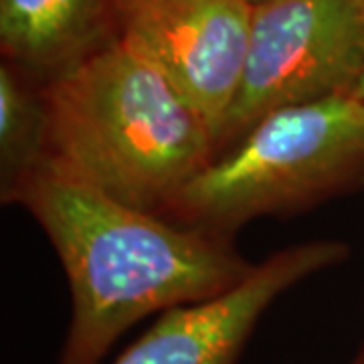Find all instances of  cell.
<instances>
[{
    "label": "cell",
    "instance_id": "1",
    "mask_svg": "<svg viewBox=\"0 0 364 364\" xmlns=\"http://www.w3.org/2000/svg\"><path fill=\"white\" fill-rule=\"evenodd\" d=\"M9 200L37 219L69 279L71 322L59 364H100L146 316L217 298L253 269L219 233L128 207L49 162Z\"/></svg>",
    "mask_w": 364,
    "mask_h": 364
},
{
    "label": "cell",
    "instance_id": "4",
    "mask_svg": "<svg viewBox=\"0 0 364 364\" xmlns=\"http://www.w3.org/2000/svg\"><path fill=\"white\" fill-rule=\"evenodd\" d=\"M363 69L364 0H272L255 6L241 83L217 154L277 109L352 93Z\"/></svg>",
    "mask_w": 364,
    "mask_h": 364
},
{
    "label": "cell",
    "instance_id": "11",
    "mask_svg": "<svg viewBox=\"0 0 364 364\" xmlns=\"http://www.w3.org/2000/svg\"><path fill=\"white\" fill-rule=\"evenodd\" d=\"M352 364H364V350L360 352L358 356H356V360H354V363H352Z\"/></svg>",
    "mask_w": 364,
    "mask_h": 364
},
{
    "label": "cell",
    "instance_id": "10",
    "mask_svg": "<svg viewBox=\"0 0 364 364\" xmlns=\"http://www.w3.org/2000/svg\"><path fill=\"white\" fill-rule=\"evenodd\" d=\"M245 4H249L251 9H255V6H261V4H267V2H272V0H243Z\"/></svg>",
    "mask_w": 364,
    "mask_h": 364
},
{
    "label": "cell",
    "instance_id": "3",
    "mask_svg": "<svg viewBox=\"0 0 364 364\" xmlns=\"http://www.w3.org/2000/svg\"><path fill=\"white\" fill-rule=\"evenodd\" d=\"M364 186V102L354 93L277 109L217 154L164 215L210 233Z\"/></svg>",
    "mask_w": 364,
    "mask_h": 364
},
{
    "label": "cell",
    "instance_id": "8",
    "mask_svg": "<svg viewBox=\"0 0 364 364\" xmlns=\"http://www.w3.org/2000/svg\"><path fill=\"white\" fill-rule=\"evenodd\" d=\"M49 116L45 91L35 93L13 67H0V166L2 196L9 200L14 188L31 172L47 162Z\"/></svg>",
    "mask_w": 364,
    "mask_h": 364
},
{
    "label": "cell",
    "instance_id": "7",
    "mask_svg": "<svg viewBox=\"0 0 364 364\" xmlns=\"http://www.w3.org/2000/svg\"><path fill=\"white\" fill-rule=\"evenodd\" d=\"M114 0H0V39L21 65L53 77L100 45L93 41Z\"/></svg>",
    "mask_w": 364,
    "mask_h": 364
},
{
    "label": "cell",
    "instance_id": "6",
    "mask_svg": "<svg viewBox=\"0 0 364 364\" xmlns=\"http://www.w3.org/2000/svg\"><path fill=\"white\" fill-rule=\"evenodd\" d=\"M348 257L338 241L287 247L253 265L233 289L172 308L112 364H235L275 299L306 277Z\"/></svg>",
    "mask_w": 364,
    "mask_h": 364
},
{
    "label": "cell",
    "instance_id": "9",
    "mask_svg": "<svg viewBox=\"0 0 364 364\" xmlns=\"http://www.w3.org/2000/svg\"><path fill=\"white\" fill-rule=\"evenodd\" d=\"M358 100H363L364 102V69L363 73H360V77H358V81H356V87H354V91H352Z\"/></svg>",
    "mask_w": 364,
    "mask_h": 364
},
{
    "label": "cell",
    "instance_id": "5",
    "mask_svg": "<svg viewBox=\"0 0 364 364\" xmlns=\"http://www.w3.org/2000/svg\"><path fill=\"white\" fill-rule=\"evenodd\" d=\"M251 13L243 0H114L119 37L205 117L215 146L241 83Z\"/></svg>",
    "mask_w": 364,
    "mask_h": 364
},
{
    "label": "cell",
    "instance_id": "2",
    "mask_svg": "<svg viewBox=\"0 0 364 364\" xmlns=\"http://www.w3.org/2000/svg\"><path fill=\"white\" fill-rule=\"evenodd\" d=\"M45 102L47 162L160 217L217 154L205 117L122 37L57 73Z\"/></svg>",
    "mask_w": 364,
    "mask_h": 364
}]
</instances>
